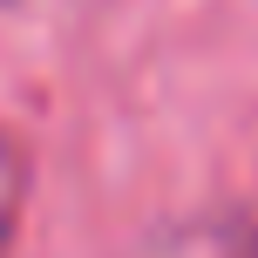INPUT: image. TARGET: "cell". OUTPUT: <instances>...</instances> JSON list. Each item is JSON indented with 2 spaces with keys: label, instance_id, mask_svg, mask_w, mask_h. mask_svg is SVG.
<instances>
[{
  "label": "cell",
  "instance_id": "1",
  "mask_svg": "<svg viewBox=\"0 0 258 258\" xmlns=\"http://www.w3.org/2000/svg\"><path fill=\"white\" fill-rule=\"evenodd\" d=\"M129 258H258V224L251 218H231V211H218V218H183V224H163V231H150Z\"/></svg>",
  "mask_w": 258,
  "mask_h": 258
},
{
  "label": "cell",
  "instance_id": "2",
  "mask_svg": "<svg viewBox=\"0 0 258 258\" xmlns=\"http://www.w3.org/2000/svg\"><path fill=\"white\" fill-rule=\"evenodd\" d=\"M21 197H27V156L21 143L0 129V258L14 251V224H21Z\"/></svg>",
  "mask_w": 258,
  "mask_h": 258
}]
</instances>
